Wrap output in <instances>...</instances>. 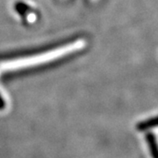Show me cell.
Returning <instances> with one entry per match:
<instances>
[{"mask_svg":"<svg viewBox=\"0 0 158 158\" xmlns=\"http://www.w3.org/2000/svg\"><path fill=\"white\" fill-rule=\"evenodd\" d=\"M136 129L139 132H146L148 130L158 127V115L156 117L147 118L136 124Z\"/></svg>","mask_w":158,"mask_h":158,"instance_id":"cell-2","label":"cell"},{"mask_svg":"<svg viewBox=\"0 0 158 158\" xmlns=\"http://www.w3.org/2000/svg\"><path fill=\"white\" fill-rule=\"evenodd\" d=\"M5 108H6V102L0 95V110H4Z\"/></svg>","mask_w":158,"mask_h":158,"instance_id":"cell-4","label":"cell"},{"mask_svg":"<svg viewBox=\"0 0 158 158\" xmlns=\"http://www.w3.org/2000/svg\"><path fill=\"white\" fill-rule=\"evenodd\" d=\"M145 139L149 148L151 157L158 158V143L155 135H153L152 133H148Z\"/></svg>","mask_w":158,"mask_h":158,"instance_id":"cell-3","label":"cell"},{"mask_svg":"<svg viewBox=\"0 0 158 158\" xmlns=\"http://www.w3.org/2000/svg\"><path fill=\"white\" fill-rule=\"evenodd\" d=\"M85 45L84 40H77L75 42L69 43L68 45L56 48L53 50L43 53L42 55H37L34 56H29L22 59H19L13 62H8L2 64L3 68L6 69H14L25 68L28 66H34L40 63H45L47 62L52 61L54 59H56L59 57H62L65 55H68L70 52L79 50Z\"/></svg>","mask_w":158,"mask_h":158,"instance_id":"cell-1","label":"cell"}]
</instances>
